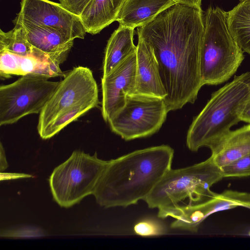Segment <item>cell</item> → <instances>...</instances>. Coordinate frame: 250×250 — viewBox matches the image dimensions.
Listing matches in <instances>:
<instances>
[{"label":"cell","mask_w":250,"mask_h":250,"mask_svg":"<svg viewBox=\"0 0 250 250\" xmlns=\"http://www.w3.org/2000/svg\"><path fill=\"white\" fill-rule=\"evenodd\" d=\"M227 23L233 38L244 52L250 54V0H242L227 12Z\"/></svg>","instance_id":"20"},{"label":"cell","mask_w":250,"mask_h":250,"mask_svg":"<svg viewBox=\"0 0 250 250\" xmlns=\"http://www.w3.org/2000/svg\"><path fill=\"white\" fill-rule=\"evenodd\" d=\"M14 20L53 28L73 40L83 39L86 33L80 16L49 0H21Z\"/></svg>","instance_id":"10"},{"label":"cell","mask_w":250,"mask_h":250,"mask_svg":"<svg viewBox=\"0 0 250 250\" xmlns=\"http://www.w3.org/2000/svg\"><path fill=\"white\" fill-rule=\"evenodd\" d=\"M60 3L70 12L80 16L91 0H59Z\"/></svg>","instance_id":"25"},{"label":"cell","mask_w":250,"mask_h":250,"mask_svg":"<svg viewBox=\"0 0 250 250\" xmlns=\"http://www.w3.org/2000/svg\"><path fill=\"white\" fill-rule=\"evenodd\" d=\"M99 98L90 99L63 112L55 118L41 132L42 139H48L58 133L68 124L92 108L99 106Z\"/></svg>","instance_id":"21"},{"label":"cell","mask_w":250,"mask_h":250,"mask_svg":"<svg viewBox=\"0 0 250 250\" xmlns=\"http://www.w3.org/2000/svg\"><path fill=\"white\" fill-rule=\"evenodd\" d=\"M125 0H91L80 16L86 33L95 35L114 21Z\"/></svg>","instance_id":"18"},{"label":"cell","mask_w":250,"mask_h":250,"mask_svg":"<svg viewBox=\"0 0 250 250\" xmlns=\"http://www.w3.org/2000/svg\"><path fill=\"white\" fill-rule=\"evenodd\" d=\"M134 31V28L119 25L111 34L104 50L103 75L136 51L137 46L133 42Z\"/></svg>","instance_id":"19"},{"label":"cell","mask_w":250,"mask_h":250,"mask_svg":"<svg viewBox=\"0 0 250 250\" xmlns=\"http://www.w3.org/2000/svg\"><path fill=\"white\" fill-rule=\"evenodd\" d=\"M240 120L250 124V98L240 116Z\"/></svg>","instance_id":"28"},{"label":"cell","mask_w":250,"mask_h":250,"mask_svg":"<svg viewBox=\"0 0 250 250\" xmlns=\"http://www.w3.org/2000/svg\"><path fill=\"white\" fill-rule=\"evenodd\" d=\"M250 98V72L213 92L206 105L193 119L187 136V146L192 151L211 147L241 121L240 116Z\"/></svg>","instance_id":"4"},{"label":"cell","mask_w":250,"mask_h":250,"mask_svg":"<svg viewBox=\"0 0 250 250\" xmlns=\"http://www.w3.org/2000/svg\"><path fill=\"white\" fill-rule=\"evenodd\" d=\"M60 81L32 74L0 87V125L17 123L22 118L41 112Z\"/></svg>","instance_id":"7"},{"label":"cell","mask_w":250,"mask_h":250,"mask_svg":"<svg viewBox=\"0 0 250 250\" xmlns=\"http://www.w3.org/2000/svg\"><path fill=\"white\" fill-rule=\"evenodd\" d=\"M60 63L52 60L41 59L33 55L20 56L9 51H0V76L3 79L12 75L32 74L49 79L64 77Z\"/></svg>","instance_id":"15"},{"label":"cell","mask_w":250,"mask_h":250,"mask_svg":"<svg viewBox=\"0 0 250 250\" xmlns=\"http://www.w3.org/2000/svg\"><path fill=\"white\" fill-rule=\"evenodd\" d=\"M224 178L250 176V153L221 168Z\"/></svg>","instance_id":"24"},{"label":"cell","mask_w":250,"mask_h":250,"mask_svg":"<svg viewBox=\"0 0 250 250\" xmlns=\"http://www.w3.org/2000/svg\"><path fill=\"white\" fill-rule=\"evenodd\" d=\"M250 209V193L227 190L204 203L182 210L175 218L171 227L196 232L201 223L216 212L237 207Z\"/></svg>","instance_id":"12"},{"label":"cell","mask_w":250,"mask_h":250,"mask_svg":"<svg viewBox=\"0 0 250 250\" xmlns=\"http://www.w3.org/2000/svg\"><path fill=\"white\" fill-rule=\"evenodd\" d=\"M204 32L203 10L178 3L137 28L157 61L168 112L193 104L203 85L200 59Z\"/></svg>","instance_id":"1"},{"label":"cell","mask_w":250,"mask_h":250,"mask_svg":"<svg viewBox=\"0 0 250 250\" xmlns=\"http://www.w3.org/2000/svg\"><path fill=\"white\" fill-rule=\"evenodd\" d=\"M33 48L32 55L42 59L50 58L60 64L64 62L72 48L74 40L50 27L18 21Z\"/></svg>","instance_id":"13"},{"label":"cell","mask_w":250,"mask_h":250,"mask_svg":"<svg viewBox=\"0 0 250 250\" xmlns=\"http://www.w3.org/2000/svg\"><path fill=\"white\" fill-rule=\"evenodd\" d=\"M136 52L107 74L103 75L101 112L106 122L124 106L127 95L134 89L136 74Z\"/></svg>","instance_id":"11"},{"label":"cell","mask_w":250,"mask_h":250,"mask_svg":"<svg viewBox=\"0 0 250 250\" xmlns=\"http://www.w3.org/2000/svg\"><path fill=\"white\" fill-rule=\"evenodd\" d=\"M241 0H240V1H241Z\"/></svg>","instance_id":"29"},{"label":"cell","mask_w":250,"mask_h":250,"mask_svg":"<svg viewBox=\"0 0 250 250\" xmlns=\"http://www.w3.org/2000/svg\"><path fill=\"white\" fill-rule=\"evenodd\" d=\"M224 178L221 169L210 156L185 168L170 169L145 200L150 208L158 209L161 218H175L181 211L204 203L215 193L211 187Z\"/></svg>","instance_id":"3"},{"label":"cell","mask_w":250,"mask_h":250,"mask_svg":"<svg viewBox=\"0 0 250 250\" xmlns=\"http://www.w3.org/2000/svg\"><path fill=\"white\" fill-rule=\"evenodd\" d=\"M15 26L8 32L0 30V51H7L20 56L32 55L33 48L28 42L22 26Z\"/></svg>","instance_id":"22"},{"label":"cell","mask_w":250,"mask_h":250,"mask_svg":"<svg viewBox=\"0 0 250 250\" xmlns=\"http://www.w3.org/2000/svg\"><path fill=\"white\" fill-rule=\"evenodd\" d=\"M135 234L142 236L164 235L167 229L164 223L159 219L147 218L137 222L133 228Z\"/></svg>","instance_id":"23"},{"label":"cell","mask_w":250,"mask_h":250,"mask_svg":"<svg viewBox=\"0 0 250 250\" xmlns=\"http://www.w3.org/2000/svg\"><path fill=\"white\" fill-rule=\"evenodd\" d=\"M174 150L161 145L108 161L93 195L105 208L126 207L145 200L171 168Z\"/></svg>","instance_id":"2"},{"label":"cell","mask_w":250,"mask_h":250,"mask_svg":"<svg viewBox=\"0 0 250 250\" xmlns=\"http://www.w3.org/2000/svg\"><path fill=\"white\" fill-rule=\"evenodd\" d=\"M92 71L79 66L66 73L39 114L37 130L41 132L55 118L74 106L99 98Z\"/></svg>","instance_id":"9"},{"label":"cell","mask_w":250,"mask_h":250,"mask_svg":"<svg viewBox=\"0 0 250 250\" xmlns=\"http://www.w3.org/2000/svg\"><path fill=\"white\" fill-rule=\"evenodd\" d=\"M227 13L210 6L203 11L204 32L200 50L203 85H217L228 81L244 59V52L230 34Z\"/></svg>","instance_id":"5"},{"label":"cell","mask_w":250,"mask_h":250,"mask_svg":"<svg viewBox=\"0 0 250 250\" xmlns=\"http://www.w3.org/2000/svg\"><path fill=\"white\" fill-rule=\"evenodd\" d=\"M176 3H181L188 6L201 8L202 0H173Z\"/></svg>","instance_id":"26"},{"label":"cell","mask_w":250,"mask_h":250,"mask_svg":"<svg viewBox=\"0 0 250 250\" xmlns=\"http://www.w3.org/2000/svg\"><path fill=\"white\" fill-rule=\"evenodd\" d=\"M108 161L83 151H73L56 167L49 178L54 200L62 207L69 208L84 197L93 194Z\"/></svg>","instance_id":"6"},{"label":"cell","mask_w":250,"mask_h":250,"mask_svg":"<svg viewBox=\"0 0 250 250\" xmlns=\"http://www.w3.org/2000/svg\"><path fill=\"white\" fill-rule=\"evenodd\" d=\"M8 167V164L6 161L5 155V151L2 144L0 143V171L2 172Z\"/></svg>","instance_id":"27"},{"label":"cell","mask_w":250,"mask_h":250,"mask_svg":"<svg viewBox=\"0 0 250 250\" xmlns=\"http://www.w3.org/2000/svg\"><path fill=\"white\" fill-rule=\"evenodd\" d=\"M176 3L173 0H125L116 21L122 26L140 27Z\"/></svg>","instance_id":"16"},{"label":"cell","mask_w":250,"mask_h":250,"mask_svg":"<svg viewBox=\"0 0 250 250\" xmlns=\"http://www.w3.org/2000/svg\"><path fill=\"white\" fill-rule=\"evenodd\" d=\"M168 112L163 99L127 95L124 106L108 123L112 132L129 141L157 132Z\"/></svg>","instance_id":"8"},{"label":"cell","mask_w":250,"mask_h":250,"mask_svg":"<svg viewBox=\"0 0 250 250\" xmlns=\"http://www.w3.org/2000/svg\"><path fill=\"white\" fill-rule=\"evenodd\" d=\"M210 149V156L220 168L250 153V124L230 130Z\"/></svg>","instance_id":"17"},{"label":"cell","mask_w":250,"mask_h":250,"mask_svg":"<svg viewBox=\"0 0 250 250\" xmlns=\"http://www.w3.org/2000/svg\"><path fill=\"white\" fill-rule=\"evenodd\" d=\"M138 37L135 85L133 91L128 95L165 100L167 94L153 50L141 37L138 35Z\"/></svg>","instance_id":"14"}]
</instances>
